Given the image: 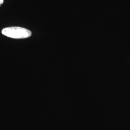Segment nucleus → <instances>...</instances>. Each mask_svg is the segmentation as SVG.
<instances>
[{"label":"nucleus","instance_id":"obj_1","mask_svg":"<svg viewBox=\"0 0 130 130\" xmlns=\"http://www.w3.org/2000/svg\"><path fill=\"white\" fill-rule=\"evenodd\" d=\"M2 34L13 39H25L31 36V32L25 28L19 27H11L5 28L2 31Z\"/></svg>","mask_w":130,"mask_h":130},{"label":"nucleus","instance_id":"obj_2","mask_svg":"<svg viewBox=\"0 0 130 130\" xmlns=\"http://www.w3.org/2000/svg\"><path fill=\"white\" fill-rule=\"evenodd\" d=\"M4 0H0V6L1 5H2L4 3Z\"/></svg>","mask_w":130,"mask_h":130}]
</instances>
